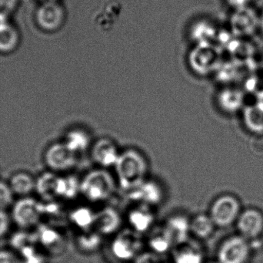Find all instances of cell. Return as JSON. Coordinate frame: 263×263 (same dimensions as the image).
I'll use <instances>...</instances> for the list:
<instances>
[{
    "instance_id": "6da1fadb",
    "label": "cell",
    "mask_w": 263,
    "mask_h": 263,
    "mask_svg": "<svg viewBox=\"0 0 263 263\" xmlns=\"http://www.w3.org/2000/svg\"><path fill=\"white\" fill-rule=\"evenodd\" d=\"M114 168L117 182L125 192L134 189L147 179L148 162L138 150L122 151Z\"/></svg>"
},
{
    "instance_id": "7a4b0ae2",
    "label": "cell",
    "mask_w": 263,
    "mask_h": 263,
    "mask_svg": "<svg viewBox=\"0 0 263 263\" xmlns=\"http://www.w3.org/2000/svg\"><path fill=\"white\" fill-rule=\"evenodd\" d=\"M117 182L114 176L103 168L88 172L80 181V195L90 204L106 202L114 196Z\"/></svg>"
},
{
    "instance_id": "3957f363",
    "label": "cell",
    "mask_w": 263,
    "mask_h": 263,
    "mask_svg": "<svg viewBox=\"0 0 263 263\" xmlns=\"http://www.w3.org/2000/svg\"><path fill=\"white\" fill-rule=\"evenodd\" d=\"M142 236L130 229L120 230L114 236L110 245V252L114 259L122 262H131L142 253L144 247Z\"/></svg>"
},
{
    "instance_id": "277c9868",
    "label": "cell",
    "mask_w": 263,
    "mask_h": 263,
    "mask_svg": "<svg viewBox=\"0 0 263 263\" xmlns=\"http://www.w3.org/2000/svg\"><path fill=\"white\" fill-rule=\"evenodd\" d=\"M241 213V204L236 196L222 195L211 205L210 215L218 228H227L237 222Z\"/></svg>"
},
{
    "instance_id": "5b68a950",
    "label": "cell",
    "mask_w": 263,
    "mask_h": 263,
    "mask_svg": "<svg viewBox=\"0 0 263 263\" xmlns=\"http://www.w3.org/2000/svg\"><path fill=\"white\" fill-rule=\"evenodd\" d=\"M44 160L52 172L66 173L77 166L78 154L71 151L64 142H60L52 144L46 149Z\"/></svg>"
},
{
    "instance_id": "8992f818",
    "label": "cell",
    "mask_w": 263,
    "mask_h": 263,
    "mask_svg": "<svg viewBox=\"0 0 263 263\" xmlns=\"http://www.w3.org/2000/svg\"><path fill=\"white\" fill-rule=\"evenodd\" d=\"M44 213L43 205L30 197L21 198L13 204L11 219L23 230L35 226Z\"/></svg>"
},
{
    "instance_id": "52a82bcc",
    "label": "cell",
    "mask_w": 263,
    "mask_h": 263,
    "mask_svg": "<svg viewBox=\"0 0 263 263\" xmlns=\"http://www.w3.org/2000/svg\"><path fill=\"white\" fill-rule=\"evenodd\" d=\"M252 245L240 235L226 239L218 250L219 263H247L251 254Z\"/></svg>"
},
{
    "instance_id": "ba28073f",
    "label": "cell",
    "mask_w": 263,
    "mask_h": 263,
    "mask_svg": "<svg viewBox=\"0 0 263 263\" xmlns=\"http://www.w3.org/2000/svg\"><path fill=\"white\" fill-rule=\"evenodd\" d=\"M126 193V198L133 204H142L153 208L159 205L164 198L162 186L158 182L148 179L134 189Z\"/></svg>"
},
{
    "instance_id": "9c48e42d",
    "label": "cell",
    "mask_w": 263,
    "mask_h": 263,
    "mask_svg": "<svg viewBox=\"0 0 263 263\" xmlns=\"http://www.w3.org/2000/svg\"><path fill=\"white\" fill-rule=\"evenodd\" d=\"M120 153L115 142L107 137L99 139L90 148L92 162L103 169L115 167Z\"/></svg>"
},
{
    "instance_id": "30bf717a",
    "label": "cell",
    "mask_w": 263,
    "mask_h": 263,
    "mask_svg": "<svg viewBox=\"0 0 263 263\" xmlns=\"http://www.w3.org/2000/svg\"><path fill=\"white\" fill-rule=\"evenodd\" d=\"M126 220L129 229L141 236L148 234L156 226V215L153 207L142 204H133L128 212Z\"/></svg>"
},
{
    "instance_id": "8fae6325",
    "label": "cell",
    "mask_w": 263,
    "mask_h": 263,
    "mask_svg": "<svg viewBox=\"0 0 263 263\" xmlns=\"http://www.w3.org/2000/svg\"><path fill=\"white\" fill-rule=\"evenodd\" d=\"M236 225L239 235L250 242L256 240L263 234V213L256 208L244 210Z\"/></svg>"
},
{
    "instance_id": "7c38bea8",
    "label": "cell",
    "mask_w": 263,
    "mask_h": 263,
    "mask_svg": "<svg viewBox=\"0 0 263 263\" xmlns=\"http://www.w3.org/2000/svg\"><path fill=\"white\" fill-rule=\"evenodd\" d=\"M259 25V16L256 11L250 6L236 9L232 15V31L236 37H248L252 35Z\"/></svg>"
},
{
    "instance_id": "4fadbf2b",
    "label": "cell",
    "mask_w": 263,
    "mask_h": 263,
    "mask_svg": "<svg viewBox=\"0 0 263 263\" xmlns=\"http://www.w3.org/2000/svg\"><path fill=\"white\" fill-rule=\"evenodd\" d=\"M121 215L112 207H105L97 211L94 230L103 236H115L121 230Z\"/></svg>"
},
{
    "instance_id": "5bb4252c",
    "label": "cell",
    "mask_w": 263,
    "mask_h": 263,
    "mask_svg": "<svg viewBox=\"0 0 263 263\" xmlns=\"http://www.w3.org/2000/svg\"><path fill=\"white\" fill-rule=\"evenodd\" d=\"M175 247L190 239V219L182 214L170 216L163 224Z\"/></svg>"
},
{
    "instance_id": "9a60e30c",
    "label": "cell",
    "mask_w": 263,
    "mask_h": 263,
    "mask_svg": "<svg viewBox=\"0 0 263 263\" xmlns=\"http://www.w3.org/2000/svg\"><path fill=\"white\" fill-rule=\"evenodd\" d=\"M170 254L174 263H204V253L196 241L189 240L176 246Z\"/></svg>"
},
{
    "instance_id": "2e32d148",
    "label": "cell",
    "mask_w": 263,
    "mask_h": 263,
    "mask_svg": "<svg viewBox=\"0 0 263 263\" xmlns=\"http://www.w3.org/2000/svg\"><path fill=\"white\" fill-rule=\"evenodd\" d=\"M146 244L150 252L159 256L171 253L175 247L163 225L155 226L148 233Z\"/></svg>"
},
{
    "instance_id": "e0dca14e",
    "label": "cell",
    "mask_w": 263,
    "mask_h": 263,
    "mask_svg": "<svg viewBox=\"0 0 263 263\" xmlns=\"http://www.w3.org/2000/svg\"><path fill=\"white\" fill-rule=\"evenodd\" d=\"M39 25L46 30H54L61 25L63 20L62 8L52 1L40 6L36 14Z\"/></svg>"
},
{
    "instance_id": "ac0fdd59",
    "label": "cell",
    "mask_w": 263,
    "mask_h": 263,
    "mask_svg": "<svg viewBox=\"0 0 263 263\" xmlns=\"http://www.w3.org/2000/svg\"><path fill=\"white\" fill-rule=\"evenodd\" d=\"M97 211L88 206L80 205L71 210L69 214V222L79 232L93 230Z\"/></svg>"
},
{
    "instance_id": "d6986e66",
    "label": "cell",
    "mask_w": 263,
    "mask_h": 263,
    "mask_svg": "<svg viewBox=\"0 0 263 263\" xmlns=\"http://www.w3.org/2000/svg\"><path fill=\"white\" fill-rule=\"evenodd\" d=\"M245 101L244 93L236 88H227L218 97L219 108L227 114H235L242 109Z\"/></svg>"
},
{
    "instance_id": "ffe728a7",
    "label": "cell",
    "mask_w": 263,
    "mask_h": 263,
    "mask_svg": "<svg viewBox=\"0 0 263 263\" xmlns=\"http://www.w3.org/2000/svg\"><path fill=\"white\" fill-rule=\"evenodd\" d=\"M216 228V225L209 214L200 213L190 219V233L199 240L209 239Z\"/></svg>"
},
{
    "instance_id": "44dd1931",
    "label": "cell",
    "mask_w": 263,
    "mask_h": 263,
    "mask_svg": "<svg viewBox=\"0 0 263 263\" xmlns=\"http://www.w3.org/2000/svg\"><path fill=\"white\" fill-rule=\"evenodd\" d=\"M103 238L96 230L79 232L76 238L77 248L84 253H92L98 251L103 246Z\"/></svg>"
},
{
    "instance_id": "7402d4cb",
    "label": "cell",
    "mask_w": 263,
    "mask_h": 263,
    "mask_svg": "<svg viewBox=\"0 0 263 263\" xmlns=\"http://www.w3.org/2000/svg\"><path fill=\"white\" fill-rule=\"evenodd\" d=\"M15 196L21 198L29 197V195L35 191L36 181L29 173L20 171L11 177L9 182Z\"/></svg>"
},
{
    "instance_id": "603a6c76",
    "label": "cell",
    "mask_w": 263,
    "mask_h": 263,
    "mask_svg": "<svg viewBox=\"0 0 263 263\" xmlns=\"http://www.w3.org/2000/svg\"><path fill=\"white\" fill-rule=\"evenodd\" d=\"M91 137L89 133L81 128H75L66 134L64 143L75 154H80L90 149Z\"/></svg>"
},
{
    "instance_id": "cb8c5ba5",
    "label": "cell",
    "mask_w": 263,
    "mask_h": 263,
    "mask_svg": "<svg viewBox=\"0 0 263 263\" xmlns=\"http://www.w3.org/2000/svg\"><path fill=\"white\" fill-rule=\"evenodd\" d=\"M243 122L247 129L256 134H263V105L259 103L247 107Z\"/></svg>"
},
{
    "instance_id": "d4e9b609",
    "label": "cell",
    "mask_w": 263,
    "mask_h": 263,
    "mask_svg": "<svg viewBox=\"0 0 263 263\" xmlns=\"http://www.w3.org/2000/svg\"><path fill=\"white\" fill-rule=\"evenodd\" d=\"M78 194H80V181L72 176L58 178L55 188L57 197L72 199Z\"/></svg>"
},
{
    "instance_id": "484cf974",
    "label": "cell",
    "mask_w": 263,
    "mask_h": 263,
    "mask_svg": "<svg viewBox=\"0 0 263 263\" xmlns=\"http://www.w3.org/2000/svg\"><path fill=\"white\" fill-rule=\"evenodd\" d=\"M58 178V174L54 172L43 174L38 181H36L35 190H37L41 196L46 198L52 199L55 197Z\"/></svg>"
},
{
    "instance_id": "4316f807",
    "label": "cell",
    "mask_w": 263,
    "mask_h": 263,
    "mask_svg": "<svg viewBox=\"0 0 263 263\" xmlns=\"http://www.w3.org/2000/svg\"><path fill=\"white\" fill-rule=\"evenodd\" d=\"M231 46L230 51L234 57L235 63L237 64H242L245 62H248L251 59L253 55V48L250 43L247 42L233 41L230 43Z\"/></svg>"
},
{
    "instance_id": "83f0119b",
    "label": "cell",
    "mask_w": 263,
    "mask_h": 263,
    "mask_svg": "<svg viewBox=\"0 0 263 263\" xmlns=\"http://www.w3.org/2000/svg\"><path fill=\"white\" fill-rule=\"evenodd\" d=\"M18 41V34L10 25L0 30V51L9 52L15 49Z\"/></svg>"
},
{
    "instance_id": "f1b7e54d",
    "label": "cell",
    "mask_w": 263,
    "mask_h": 263,
    "mask_svg": "<svg viewBox=\"0 0 263 263\" xmlns=\"http://www.w3.org/2000/svg\"><path fill=\"white\" fill-rule=\"evenodd\" d=\"M40 239L45 247L55 250L63 247L65 242L63 236L57 230L50 228L43 230L40 234Z\"/></svg>"
},
{
    "instance_id": "f546056e",
    "label": "cell",
    "mask_w": 263,
    "mask_h": 263,
    "mask_svg": "<svg viewBox=\"0 0 263 263\" xmlns=\"http://www.w3.org/2000/svg\"><path fill=\"white\" fill-rule=\"evenodd\" d=\"M14 196L15 195L9 183L0 181V209L6 210L13 205Z\"/></svg>"
},
{
    "instance_id": "4dcf8cb0",
    "label": "cell",
    "mask_w": 263,
    "mask_h": 263,
    "mask_svg": "<svg viewBox=\"0 0 263 263\" xmlns=\"http://www.w3.org/2000/svg\"><path fill=\"white\" fill-rule=\"evenodd\" d=\"M11 219L5 210L0 209V239L4 237L10 229Z\"/></svg>"
},
{
    "instance_id": "1f68e13d",
    "label": "cell",
    "mask_w": 263,
    "mask_h": 263,
    "mask_svg": "<svg viewBox=\"0 0 263 263\" xmlns=\"http://www.w3.org/2000/svg\"><path fill=\"white\" fill-rule=\"evenodd\" d=\"M0 263H23L21 258L9 250L0 251Z\"/></svg>"
},
{
    "instance_id": "d6a6232c",
    "label": "cell",
    "mask_w": 263,
    "mask_h": 263,
    "mask_svg": "<svg viewBox=\"0 0 263 263\" xmlns=\"http://www.w3.org/2000/svg\"><path fill=\"white\" fill-rule=\"evenodd\" d=\"M135 263H161L159 256L154 253H142L135 260Z\"/></svg>"
},
{
    "instance_id": "836d02e7",
    "label": "cell",
    "mask_w": 263,
    "mask_h": 263,
    "mask_svg": "<svg viewBox=\"0 0 263 263\" xmlns=\"http://www.w3.org/2000/svg\"><path fill=\"white\" fill-rule=\"evenodd\" d=\"M17 0H0V13L7 15L16 6Z\"/></svg>"
},
{
    "instance_id": "e575fe53",
    "label": "cell",
    "mask_w": 263,
    "mask_h": 263,
    "mask_svg": "<svg viewBox=\"0 0 263 263\" xmlns=\"http://www.w3.org/2000/svg\"><path fill=\"white\" fill-rule=\"evenodd\" d=\"M251 1L252 0H227L229 4L236 9L249 6Z\"/></svg>"
},
{
    "instance_id": "d590c367",
    "label": "cell",
    "mask_w": 263,
    "mask_h": 263,
    "mask_svg": "<svg viewBox=\"0 0 263 263\" xmlns=\"http://www.w3.org/2000/svg\"><path fill=\"white\" fill-rule=\"evenodd\" d=\"M7 20V15L0 13V30H3L5 28L9 26Z\"/></svg>"
},
{
    "instance_id": "8d00e7d4",
    "label": "cell",
    "mask_w": 263,
    "mask_h": 263,
    "mask_svg": "<svg viewBox=\"0 0 263 263\" xmlns=\"http://www.w3.org/2000/svg\"><path fill=\"white\" fill-rule=\"evenodd\" d=\"M257 102L256 103H260L263 105V89L262 91H259L257 94Z\"/></svg>"
},
{
    "instance_id": "74e56055",
    "label": "cell",
    "mask_w": 263,
    "mask_h": 263,
    "mask_svg": "<svg viewBox=\"0 0 263 263\" xmlns=\"http://www.w3.org/2000/svg\"><path fill=\"white\" fill-rule=\"evenodd\" d=\"M259 25H260L261 27H262L263 29V15L261 18H259Z\"/></svg>"
},
{
    "instance_id": "f35d334b",
    "label": "cell",
    "mask_w": 263,
    "mask_h": 263,
    "mask_svg": "<svg viewBox=\"0 0 263 263\" xmlns=\"http://www.w3.org/2000/svg\"><path fill=\"white\" fill-rule=\"evenodd\" d=\"M204 263H219L218 261H210V262H204Z\"/></svg>"
},
{
    "instance_id": "ab89813d",
    "label": "cell",
    "mask_w": 263,
    "mask_h": 263,
    "mask_svg": "<svg viewBox=\"0 0 263 263\" xmlns=\"http://www.w3.org/2000/svg\"><path fill=\"white\" fill-rule=\"evenodd\" d=\"M49 1H53V0H49Z\"/></svg>"
}]
</instances>
